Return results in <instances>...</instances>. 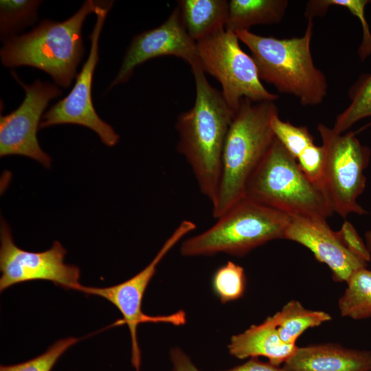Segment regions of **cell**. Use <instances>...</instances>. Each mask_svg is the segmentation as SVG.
I'll return each mask as SVG.
<instances>
[{
  "instance_id": "5",
  "label": "cell",
  "mask_w": 371,
  "mask_h": 371,
  "mask_svg": "<svg viewBox=\"0 0 371 371\" xmlns=\"http://www.w3.org/2000/svg\"><path fill=\"white\" fill-rule=\"evenodd\" d=\"M291 216L247 197L230 207L203 232L186 239V257L224 253L243 256L273 240L284 239Z\"/></svg>"
},
{
  "instance_id": "30",
  "label": "cell",
  "mask_w": 371,
  "mask_h": 371,
  "mask_svg": "<svg viewBox=\"0 0 371 371\" xmlns=\"http://www.w3.org/2000/svg\"><path fill=\"white\" fill-rule=\"evenodd\" d=\"M225 371H286L279 366L265 363L256 358H251L246 363Z\"/></svg>"
},
{
  "instance_id": "25",
  "label": "cell",
  "mask_w": 371,
  "mask_h": 371,
  "mask_svg": "<svg viewBox=\"0 0 371 371\" xmlns=\"http://www.w3.org/2000/svg\"><path fill=\"white\" fill-rule=\"evenodd\" d=\"M271 127L276 138L296 160L306 148L314 144L313 136L306 126L284 122L278 115L273 118Z\"/></svg>"
},
{
  "instance_id": "2",
  "label": "cell",
  "mask_w": 371,
  "mask_h": 371,
  "mask_svg": "<svg viewBox=\"0 0 371 371\" xmlns=\"http://www.w3.org/2000/svg\"><path fill=\"white\" fill-rule=\"evenodd\" d=\"M277 115L274 101H240L224 144L219 186L212 203L214 218L245 197L249 179L276 139L271 122Z\"/></svg>"
},
{
  "instance_id": "31",
  "label": "cell",
  "mask_w": 371,
  "mask_h": 371,
  "mask_svg": "<svg viewBox=\"0 0 371 371\" xmlns=\"http://www.w3.org/2000/svg\"><path fill=\"white\" fill-rule=\"evenodd\" d=\"M365 238L366 246L371 254V229L366 232Z\"/></svg>"
},
{
  "instance_id": "23",
  "label": "cell",
  "mask_w": 371,
  "mask_h": 371,
  "mask_svg": "<svg viewBox=\"0 0 371 371\" xmlns=\"http://www.w3.org/2000/svg\"><path fill=\"white\" fill-rule=\"evenodd\" d=\"M370 2L368 0H313L306 3L304 14L307 19H313L324 16L332 5L347 8L357 17L362 26L363 36L358 54L363 60L371 54V32L365 17V8Z\"/></svg>"
},
{
  "instance_id": "27",
  "label": "cell",
  "mask_w": 371,
  "mask_h": 371,
  "mask_svg": "<svg viewBox=\"0 0 371 371\" xmlns=\"http://www.w3.org/2000/svg\"><path fill=\"white\" fill-rule=\"evenodd\" d=\"M297 161L308 179L321 188L325 164V150L322 145L309 146L299 155Z\"/></svg>"
},
{
  "instance_id": "24",
  "label": "cell",
  "mask_w": 371,
  "mask_h": 371,
  "mask_svg": "<svg viewBox=\"0 0 371 371\" xmlns=\"http://www.w3.org/2000/svg\"><path fill=\"white\" fill-rule=\"evenodd\" d=\"M244 269L232 261L219 267L212 278V288L221 302L226 303L241 297L245 291Z\"/></svg>"
},
{
  "instance_id": "20",
  "label": "cell",
  "mask_w": 371,
  "mask_h": 371,
  "mask_svg": "<svg viewBox=\"0 0 371 371\" xmlns=\"http://www.w3.org/2000/svg\"><path fill=\"white\" fill-rule=\"evenodd\" d=\"M346 283L338 302L340 315L355 320L371 317V270L366 267L357 271Z\"/></svg>"
},
{
  "instance_id": "10",
  "label": "cell",
  "mask_w": 371,
  "mask_h": 371,
  "mask_svg": "<svg viewBox=\"0 0 371 371\" xmlns=\"http://www.w3.org/2000/svg\"><path fill=\"white\" fill-rule=\"evenodd\" d=\"M113 4L112 1H98L96 21L89 36L91 48L89 56L69 94L54 104L45 114L40 128L56 124H71L86 126L98 134L107 146H115L120 135L96 113L92 101L91 87L95 66L99 60L98 43L106 16Z\"/></svg>"
},
{
  "instance_id": "4",
  "label": "cell",
  "mask_w": 371,
  "mask_h": 371,
  "mask_svg": "<svg viewBox=\"0 0 371 371\" xmlns=\"http://www.w3.org/2000/svg\"><path fill=\"white\" fill-rule=\"evenodd\" d=\"M313 32V19H308L301 37L277 38L250 31L235 33L250 50L260 80L281 93L297 98L304 106H315L326 95L328 83L313 62L311 52Z\"/></svg>"
},
{
  "instance_id": "17",
  "label": "cell",
  "mask_w": 371,
  "mask_h": 371,
  "mask_svg": "<svg viewBox=\"0 0 371 371\" xmlns=\"http://www.w3.org/2000/svg\"><path fill=\"white\" fill-rule=\"evenodd\" d=\"M177 2L183 26L196 42L225 28L228 1L180 0Z\"/></svg>"
},
{
  "instance_id": "13",
  "label": "cell",
  "mask_w": 371,
  "mask_h": 371,
  "mask_svg": "<svg viewBox=\"0 0 371 371\" xmlns=\"http://www.w3.org/2000/svg\"><path fill=\"white\" fill-rule=\"evenodd\" d=\"M163 56L182 58L191 68L201 66L196 43L183 26L177 7L160 25L144 31L133 38L121 67L108 90L127 82L137 66Z\"/></svg>"
},
{
  "instance_id": "26",
  "label": "cell",
  "mask_w": 371,
  "mask_h": 371,
  "mask_svg": "<svg viewBox=\"0 0 371 371\" xmlns=\"http://www.w3.org/2000/svg\"><path fill=\"white\" fill-rule=\"evenodd\" d=\"M79 339L75 337L60 339L41 355L23 363L1 366L0 371H51L63 353Z\"/></svg>"
},
{
  "instance_id": "18",
  "label": "cell",
  "mask_w": 371,
  "mask_h": 371,
  "mask_svg": "<svg viewBox=\"0 0 371 371\" xmlns=\"http://www.w3.org/2000/svg\"><path fill=\"white\" fill-rule=\"evenodd\" d=\"M288 6L286 0L228 1L225 29L234 32L249 31L257 25L279 23Z\"/></svg>"
},
{
  "instance_id": "29",
  "label": "cell",
  "mask_w": 371,
  "mask_h": 371,
  "mask_svg": "<svg viewBox=\"0 0 371 371\" xmlns=\"http://www.w3.org/2000/svg\"><path fill=\"white\" fill-rule=\"evenodd\" d=\"M172 371H200L190 359L179 348L170 352Z\"/></svg>"
},
{
  "instance_id": "3",
  "label": "cell",
  "mask_w": 371,
  "mask_h": 371,
  "mask_svg": "<svg viewBox=\"0 0 371 371\" xmlns=\"http://www.w3.org/2000/svg\"><path fill=\"white\" fill-rule=\"evenodd\" d=\"M98 5L87 0L63 22L45 19L30 32L6 39L0 51L2 64L35 67L49 74L56 85L69 87L85 52L83 23Z\"/></svg>"
},
{
  "instance_id": "28",
  "label": "cell",
  "mask_w": 371,
  "mask_h": 371,
  "mask_svg": "<svg viewBox=\"0 0 371 371\" xmlns=\"http://www.w3.org/2000/svg\"><path fill=\"white\" fill-rule=\"evenodd\" d=\"M337 232L342 243L350 252L366 262L370 261L371 254L366 243L350 222L344 221Z\"/></svg>"
},
{
  "instance_id": "9",
  "label": "cell",
  "mask_w": 371,
  "mask_h": 371,
  "mask_svg": "<svg viewBox=\"0 0 371 371\" xmlns=\"http://www.w3.org/2000/svg\"><path fill=\"white\" fill-rule=\"evenodd\" d=\"M196 227V224L191 221H181L164 242L151 262L128 280L107 287L87 286L80 284L75 288V290L86 294L103 297L119 310L123 317L120 324H126L130 331L132 362L137 371L139 368L141 358L137 337L138 325L146 322H164L181 326L186 322V315L183 311L170 315L151 316L144 313L142 310V303L146 288L155 275L159 262L186 235L193 232Z\"/></svg>"
},
{
  "instance_id": "12",
  "label": "cell",
  "mask_w": 371,
  "mask_h": 371,
  "mask_svg": "<svg viewBox=\"0 0 371 371\" xmlns=\"http://www.w3.org/2000/svg\"><path fill=\"white\" fill-rule=\"evenodd\" d=\"M13 78L23 87L25 98L14 111L0 117V156L18 155L32 158L46 168L51 167L52 159L41 148L37 131L43 111L49 101L61 95L55 85L36 80L32 85L23 82L16 73Z\"/></svg>"
},
{
  "instance_id": "15",
  "label": "cell",
  "mask_w": 371,
  "mask_h": 371,
  "mask_svg": "<svg viewBox=\"0 0 371 371\" xmlns=\"http://www.w3.org/2000/svg\"><path fill=\"white\" fill-rule=\"evenodd\" d=\"M283 368L286 371H371V351L336 344L297 347Z\"/></svg>"
},
{
  "instance_id": "14",
  "label": "cell",
  "mask_w": 371,
  "mask_h": 371,
  "mask_svg": "<svg viewBox=\"0 0 371 371\" xmlns=\"http://www.w3.org/2000/svg\"><path fill=\"white\" fill-rule=\"evenodd\" d=\"M284 239L308 248L319 262L328 267L337 282H346L355 272L368 265L344 246L325 218L291 217Z\"/></svg>"
},
{
  "instance_id": "6",
  "label": "cell",
  "mask_w": 371,
  "mask_h": 371,
  "mask_svg": "<svg viewBox=\"0 0 371 371\" xmlns=\"http://www.w3.org/2000/svg\"><path fill=\"white\" fill-rule=\"evenodd\" d=\"M245 197L291 217L326 219L333 212L322 189L276 138L249 179Z\"/></svg>"
},
{
  "instance_id": "19",
  "label": "cell",
  "mask_w": 371,
  "mask_h": 371,
  "mask_svg": "<svg viewBox=\"0 0 371 371\" xmlns=\"http://www.w3.org/2000/svg\"><path fill=\"white\" fill-rule=\"evenodd\" d=\"M281 340L288 344L296 341L306 330L328 322L332 317L322 311L306 308L299 301L292 300L273 315Z\"/></svg>"
},
{
  "instance_id": "16",
  "label": "cell",
  "mask_w": 371,
  "mask_h": 371,
  "mask_svg": "<svg viewBox=\"0 0 371 371\" xmlns=\"http://www.w3.org/2000/svg\"><path fill=\"white\" fill-rule=\"evenodd\" d=\"M297 347L281 340L273 315L262 323L233 335L228 344L229 353L238 359L264 357L275 366L284 363Z\"/></svg>"
},
{
  "instance_id": "11",
  "label": "cell",
  "mask_w": 371,
  "mask_h": 371,
  "mask_svg": "<svg viewBox=\"0 0 371 371\" xmlns=\"http://www.w3.org/2000/svg\"><path fill=\"white\" fill-rule=\"evenodd\" d=\"M66 249L54 241L47 250H23L13 241L8 223L1 220L0 248V291L18 283L47 280L65 289H75L80 284V269L65 262Z\"/></svg>"
},
{
  "instance_id": "8",
  "label": "cell",
  "mask_w": 371,
  "mask_h": 371,
  "mask_svg": "<svg viewBox=\"0 0 371 371\" xmlns=\"http://www.w3.org/2000/svg\"><path fill=\"white\" fill-rule=\"evenodd\" d=\"M239 41L235 32L224 28L196 42L202 69L220 82L221 93L234 112L243 98L254 102L279 98L263 86L254 58Z\"/></svg>"
},
{
  "instance_id": "1",
  "label": "cell",
  "mask_w": 371,
  "mask_h": 371,
  "mask_svg": "<svg viewBox=\"0 0 371 371\" xmlns=\"http://www.w3.org/2000/svg\"><path fill=\"white\" fill-rule=\"evenodd\" d=\"M191 69L196 97L192 107L177 118V148L190 166L200 192L212 203L220 182L224 144L235 112L221 91L210 84L201 66Z\"/></svg>"
},
{
  "instance_id": "7",
  "label": "cell",
  "mask_w": 371,
  "mask_h": 371,
  "mask_svg": "<svg viewBox=\"0 0 371 371\" xmlns=\"http://www.w3.org/2000/svg\"><path fill=\"white\" fill-rule=\"evenodd\" d=\"M317 129L325 150L321 188L333 212L343 218L351 213L367 214L357 198L366 187L364 170L370 162V148L352 132L338 133L322 123Z\"/></svg>"
},
{
  "instance_id": "22",
  "label": "cell",
  "mask_w": 371,
  "mask_h": 371,
  "mask_svg": "<svg viewBox=\"0 0 371 371\" xmlns=\"http://www.w3.org/2000/svg\"><path fill=\"white\" fill-rule=\"evenodd\" d=\"M41 1L1 0L0 33L3 41L15 36L22 28L32 24L37 18Z\"/></svg>"
},
{
  "instance_id": "21",
  "label": "cell",
  "mask_w": 371,
  "mask_h": 371,
  "mask_svg": "<svg viewBox=\"0 0 371 371\" xmlns=\"http://www.w3.org/2000/svg\"><path fill=\"white\" fill-rule=\"evenodd\" d=\"M350 102L339 113L333 128L344 133L361 119L371 116V74L361 76L349 92Z\"/></svg>"
}]
</instances>
